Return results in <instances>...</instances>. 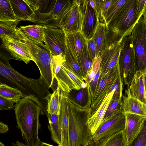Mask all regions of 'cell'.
Instances as JSON below:
<instances>
[{
    "instance_id": "obj_49",
    "label": "cell",
    "mask_w": 146,
    "mask_h": 146,
    "mask_svg": "<svg viewBox=\"0 0 146 146\" xmlns=\"http://www.w3.org/2000/svg\"><path fill=\"white\" fill-rule=\"evenodd\" d=\"M144 86H145V93L146 98V75L144 74Z\"/></svg>"
},
{
    "instance_id": "obj_41",
    "label": "cell",
    "mask_w": 146,
    "mask_h": 146,
    "mask_svg": "<svg viewBox=\"0 0 146 146\" xmlns=\"http://www.w3.org/2000/svg\"><path fill=\"white\" fill-rule=\"evenodd\" d=\"M87 45L88 53L90 59L93 63L96 58V47L95 42L92 38L87 40Z\"/></svg>"
},
{
    "instance_id": "obj_15",
    "label": "cell",
    "mask_w": 146,
    "mask_h": 146,
    "mask_svg": "<svg viewBox=\"0 0 146 146\" xmlns=\"http://www.w3.org/2000/svg\"><path fill=\"white\" fill-rule=\"evenodd\" d=\"M72 0H57L55 1L52 9L48 13H35V23L57 27L61 16Z\"/></svg>"
},
{
    "instance_id": "obj_24",
    "label": "cell",
    "mask_w": 146,
    "mask_h": 146,
    "mask_svg": "<svg viewBox=\"0 0 146 146\" xmlns=\"http://www.w3.org/2000/svg\"><path fill=\"white\" fill-rule=\"evenodd\" d=\"M114 92L112 90L107 94L98 109L88 119V122L93 136L103 120Z\"/></svg>"
},
{
    "instance_id": "obj_12",
    "label": "cell",
    "mask_w": 146,
    "mask_h": 146,
    "mask_svg": "<svg viewBox=\"0 0 146 146\" xmlns=\"http://www.w3.org/2000/svg\"><path fill=\"white\" fill-rule=\"evenodd\" d=\"M125 35L120 39L109 44L103 52L101 56L100 76H104L119 63L120 52Z\"/></svg>"
},
{
    "instance_id": "obj_26",
    "label": "cell",
    "mask_w": 146,
    "mask_h": 146,
    "mask_svg": "<svg viewBox=\"0 0 146 146\" xmlns=\"http://www.w3.org/2000/svg\"><path fill=\"white\" fill-rule=\"evenodd\" d=\"M120 109L124 113H129L146 116V104L133 97L123 96Z\"/></svg>"
},
{
    "instance_id": "obj_31",
    "label": "cell",
    "mask_w": 146,
    "mask_h": 146,
    "mask_svg": "<svg viewBox=\"0 0 146 146\" xmlns=\"http://www.w3.org/2000/svg\"><path fill=\"white\" fill-rule=\"evenodd\" d=\"M60 88L58 85L56 89L47 97L46 110L48 113L59 115L60 107Z\"/></svg>"
},
{
    "instance_id": "obj_3",
    "label": "cell",
    "mask_w": 146,
    "mask_h": 146,
    "mask_svg": "<svg viewBox=\"0 0 146 146\" xmlns=\"http://www.w3.org/2000/svg\"><path fill=\"white\" fill-rule=\"evenodd\" d=\"M67 99L69 146H87L93 137L88 122L91 115V108H81Z\"/></svg>"
},
{
    "instance_id": "obj_46",
    "label": "cell",
    "mask_w": 146,
    "mask_h": 146,
    "mask_svg": "<svg viewBox=\"0 0 146 146\" xmlns=\"http://www.w3.org/2000/svg\"><path fill=\"white\" fill-rule=\"evenodd\" d=\"M146 30V2L142 13Z\"/></svg>"
},
{
    "instance_id": "obj_6",
    "label": "cell",
    "mask_w": 146,
    "mask_h": 146,
    "mask_svg": "<svg viewBox=\"0 0 146 146\" xmlns=\"http://www.w3.org/2000/svg\"><path fill=\"white\" fill-rule=\"evenodd\" d=\"M136 72L146 73V30L142 14L131 33Z\"/></svg>"
},
{
    "instance_id": "obj_35",
    "label": "cell",
    "mask_w": 146,
    "mask_h": 146,
    "mask_svg": "<svg viewBox=\"0 0 146 146\" xmlns=\"http://www.w3.org/2000/svg\"><path fill=\"white\" fill-rule=\"evenodd\" d=\"M127 0H112L108 11L105 23L107 25L111 21Z\"/></svg>"
},
{
    "instance_id": "obj_14",
    "label": "cell",
    "mask_w": 146,
    "mask_h": 146,
    "mask_svg": "<svg viewBox=\"0 0 146 146\" xmlns=\"http://www.w3.org/2000/svg\"><path fill=\"white\" fill-rule=\"evenodd\" d=\"M56 79L60 89L66 93H68L72 90L85 88L88 86L84 80L77 77L62 64Z\"/></svg>"
},
{
    "instance_id": "obj_32",
    "label": "cell",
    "mask_w": 146,
    "mask_h": 146,
    "mask_svg": "<svg viewBox=\"0 0 146 146\" xmlns=\"http://www.w3.org/2000/svg\"><path fill=\"white\" fill-rule=\"evenodd\" d=\"M0 37L3 43L20 38L16 27L10 26L0 22Z\"/></svg>"
},
{
    "instance_id": "obj_16",
    "label": "cell",
    "mask_w": 146,
    "mask_h": 146,
    "mask_svg": "<svg viewBox=\"0 0 146 146\" xmlns=\"http://www.w3.org/2000/svg\"><path fill=\"white\" fill-rule=\"evenodd\" d=\"M124 113L125 122L123 131L127 145L140 131L146 116L129 113Z\"/></svg>"
},
{
    "instance_id": "obj_17",
    "label": "cell",
    "mask_w": 146,
    "mask_h": 146,
    "mask_svg": "<svg viewBox=\"0 0 146 146\" xmlns=\"http://www.w3.org/2000/svg\"><path fill=\"white\" fill-rule=\"evenodd\" d=\"M17 28L20 35L50 51L46 45L44 33V25H31L21 26Z\"/></svg>"
},
{
    "instance_id": "obj_29",
    "label": "cell",
    "mask_w": 146,
    "mask_h": 146,
    "mask_svg": "<svg viewBox=\"0 0 146 146\" xmlns=\"http://www.w3.org/2000/svg\"><path fill=\"white\" fill-rule=\"evenodd\" d=\"M65 55V61L62 63V65L77 77L84 80L78 59L66 46Z\"/></svg>"
},
{
    "instance_id": "obj_18",
    "label": "cell",
    "mask_w": 146,
    "mask_h": 146,
    "mask_svg": "<svg viewBox=\"0 0 146 146\" xmlns=\"http://www.w3.org/2000/svg\"><path fill=\"white\" fill-rule=\"evenodd\" d=\"M60 107L58 115V122L62 139L59 146H69V119L67 99L65 93L60 89Z\"/></svg>"
},
{
    "instance_id": "obj_50",
    "label": "cell",
    "mask_w": 146,
    "mask_h": 146,
    "mask_svg": "<svg viewBox=\"0 0 146 146\" xmlns=\"http://www.w3.org/2000/svg\"><path fill=\"white\" fill-rule=\"evenodd\" d=\"M0 146H5L4 144L2 142L0 143Z\"/></svg>"
},
{
    "instance_id": "obj_40",
    "label": "cell",
    "mask_w": 146,
    "mask_h": 146,
    "mask_svg": "<svg viewBox=\"0 0 146 146\" xmlns=\"http://www.w3.org/2000/svg\"><path fill=\"white\" fill-rule=\"evenodd\" d=\"M112 2V0H102L100 6L99 17V22L105 23L108 9Z\"/></svg>"
},
{
    "instance_id": "obj_37",
    "label": "cell",
    "mask_w": 146,
    "mask_h": 146,
    "mask_svg": "<svg viewBox=\"0 0 146 146\" xmlns=\"http://www.w3.org/2000/svg\"><path fill=\"white\" fill-rule=\"evenodd\" d=\"M123 83V82L121 78L120 73L110 89V92L112 90L114 91L111 100H119L122 101Z\"/></svg>"
},
{
    "instance_id": "obj_44",
    "label": "cell",
    "mask_w": 146,
    "mask_h": 146,
    "mask_svg": "<svg viewBox=\"0 0 146 146\" xmlns=\"http://www.w3.org/2000/svg\"><path fill=\"white\" fill-rule=\"evenodd\" d=\"M8 130V127L7 125L2 121L0 122V133H5L7 132Z\"/></svg>"
},
{
    "instance_id": "obj_38",
    "label": "cell",
    "mask_w": 146,
    "mask_h": 146,
    "mask_svg": "<svg viewBox=\"0 0 146 146\" xmlns=\"http://www.w3.org/2000/svg\"><path fill=\"white\" fill-rule=\"evenodd\" d=\"M121 102L122 101L119 100H111L106 111L103 121L105 120L115 113L121 111L120 107Z\"/></svg>"
},
{
    "instance_id": "obj_10",
    "label": "cell",
    "mask_w": 146,
    "mask_h": 146,
    "mask_svg": "<svg viewBox=\"0 0 146 146\" xmlns=\"http://www.w3.org/2000/svg\"><path fill=\"white\" fill-rule=\"evenodd\" d=\"M46 45L52 55H65L66 49L65 33L62 29L44 25Z\"/></svg>"
},
{
    "instance_id": "obj_13",
    "label": "cell",
    "mask_w": 146,
    "mask_h": 146,
    "mask_svg": "<svg viewBox=\"0 0 146 146\" xmlns=\"http://www.w3.org/2000/svg\"><path fill=\"white\" fill-rule=\"evenodd\" d=\"M82 23L81 32L87 40L92 38L99 20L95 11L90 6L89 0H81Z\"/></svg>"
},
{
    "instance_id": "obj_48",
    "label": "cell",
    "mask_w": 146,
    "mask_h": 146,
    "mask_svg": "<svg viewBox=\"0 0 146 146\" xmlns=\"http://www.w3.org/2000/svg\"><path fill=\"white\" fill-rule=\"evenodd\" d=\"M40 146H54L53 145H50V144L47 143H46L43 142H42ZM56 146H58V145Z\"/></svg>"
},
{
    "instance_id": "obj_27",
    "label": "cell",
    "mask_w": 146,
    "mask_h": 146,
    "mask_svg": "<svg viewBox=\"0 0 146 146\" xmlns=\"http://www.w3.org/2000/svg\"><path fill=\"white\" fill-rule=\"evenodd\" d=\"M127 142L121 130L112 135L94 141L92 140L87 146H127Z\"/></svg>"
},
{
    "instance_id": "obj_43",
    "label": "cell",
    "mask_w": 146,
    "mask_h": 146,
    "mask_svg": "<svg viewBox=\"0 0 146 146\" xmlns=\"http://www.w3.org/2000/svg\"><path fill=\"white\" fill-rule=\"evenodd\" d=\"M100 68L97 73L95 75L91 82L89 84L92 97L96 88L98 83L99 78L100 75Z\"/></svg>"
},
{
    "instance_id": "obj_2",
    "label": "cell",
    "mask_w": 146,
    "mask_h": 146,
    "mask_svg": "<svg viewBox=\"0 0 146 146\" xmlns=\"http://www.w3.org/2000/svg\"><path fill=\"white\" fill-rule=\"evenodd\" d=\"M14 107L17 127L25 145L40 146L42 142L38 136L40 127L39 117L43 109L38 100L33 97H24Z\"/></svg>"
},
{
    "instance_id": "obj_1",
    "label": "cell",
    "mask_w": 146,
    "mask_h": 146,
    "mask_svg": "<svg viewBox=\"0 0 146 146\" xmlns=\"http://www.w3.org/2000/svg\"><path fill=\"white\" fill-rule=\"evenodd\" d=\"M9 60L1 55L0 82L17 89L22 93L24 97H31L37 99L47 116L46 98L51 94L49 88L40 79L29 78L16 71L10 65Z\"/></svg>"
},
{
    "instance_id": "obj_42",
    "label": "cell",
    "mask_w": 146,
    "mask_h": 146,
    "mask_svg": "<svg viewBox=\"0 0 146 146\" xmlns=\"http://www.w3.org/2000/svg\"><path fill=\"white\" fill-rule=\"evenodd\" d=\"M15 102L0 96V110H8L13 109Z\"/></svg>"
},
{
    "instance_id": "obj_25",
    "label": "cell",
    "mask_w": 146,
    "mask_h": 146,
    "mask_svg": "<svg viewBox=\"0 0 146 146\" xmlns=\"http://www.w3.org/2000/svg\"><path fill=\"white\" fill-rule=\"evenodd\" d=\"M92 38L96 45V58L101 56L108 45L109 30L105 23L99 22Z\"/></svg>"
},
{
    "instance_id": "obj_39",
    "label": "cell",
    "mask_w": 146,
    "mask_h": 146,
    "mask_svg": "<svg viewBox=\"0 0 146 146\" xmlns=\"http://www.w3.org/2000/svg\"><path fill=\"white\" fill-rule=\"evenodd\" d=\"M101 61V56L96 58L94 61L90 74L84 81L87 85L91 82L94 76L100 69Z\"/></svg>"
},
{
    "instance_id": "obj_7",
    "label": "cell",
    "mask_w": 146,
    "mask_h": 146,
    "mask_svg": "<svg viewBox=\"0 0 146 146\" xmlns=\"http://www.w3.org/2000/svg\"><path fill=\"white\" fill-rule=\"evenodd\" d=\"M131 32L125 36L119 58L121 77L123 83L128 87L136 72Z\"/></svg>"
},
{
    "instance_id": "obj_11",
    "label": "cell",
    "mask_w": 146,
    "mask_h": 146,
    "mask_svg": "<svg viewBox=\"0 0 146 146\" xmlns=\"http://www.w3.org/2000/svg\"><path fill=\"white\" fill-rule=\"evenodd\" d=\"M125 117L121 111L117 112L103 121L93 136L92 141H96L123 130Z\"/></svg>"
},
{
    "instance_id": "obj_45",
    "label": "cell",
    "mask_w": 146,
    "mask_h": 146,
    "mask_svg": "<svg viewBox=\"0 0 146 146\" xmlns=\"http://www.w3.org/2000/svg\"><path fill=\"white\" fill-rule=\"evenodd\" d=\"M146 2V0H139L138 5L139 9L141 14H142Z\"/></svg>"
},
{
    "instance_id": "obj_4",
    "label": "cell",
    "mask_w": 146,
    "mask_h": 146,
    "mask_svg": "<svg viewBox=\"0 0 146 146\" xmlns=\"http://www.w3.org/2000/svg\"><path fill=\"white\" fill-rule=\"evenodd\" d=\"M139 0H127L108 25V45L131 32L142 14L138 7Z\"/></svg>"
},
{
    "instance_id": "obj_47",
    "label": "cell",
    "mask_w": 146,
    "mask_h": 146,
    "mask_svg": "<svg viewBox=\"0 0 146 146\" xmlns=\"http://www.w3.org/2000/svg\"><path fill=\"white\" fill-rule=\"evenodd\" d=\"M12 144L14 146H26L23 143L18 141L15 143H12Z\"/></svg>"
},
{
    "instance_id": "obj_22",
    "label": "cell",
    "mask_w": 146,
    "mask_h": 146,
    "mask_svg": "<svg viewBox=\"0 0 146 146\" xmlns=\"http://www.w3.org/2000/svg\"><path fill=\"white\" fill-rule=\"evenodd\" d=\"M65 33L66 46L79 62L80 55L86 44L87 40L81 31Z\"/></svg>"
},
{
    "instance_id": "obj_33",
    "label": "cell",
    "mask_w": 146,
    "mask_h": 146,
    "mask_svg": "<svg viewBox=\"0 0 146 146\" xmlns=\"http://www.w3.org/2000/svg\"><path fill=\"white\" fill-rule=\"evenodd\" d=\"M0 96L16 103L24 97L22 93L17 89L0 82Z\"/></svg>"
},
{
    "instance_id": "obj_23",
    "label": "cell",
    "mask_w": 146,
    "mask_h": 146,
    "mask_svg": "<svg viewBox=\"0 0 146 146\" xmlns=\"http://www.w3.org/2000/svg\"><path fill=\"white\" fill-rule=\"evenodd\" d=\"M65 94L67 98L71 102L80 108L85 109L90 108L91 95L89 84L85 88L79 90H72L68 93Z\"/></svg>"
},
{
    "instance_id": "obj_20",
    "label": "cell",
    "mask_w": 146,
    "mask_h": 146,
    "mask_svg": "<svg viewBox=\"0 0 146 146\" xmlns=\"http://www.w3.org/2000/svg\"><path fill=\"white\" fill-rule=\"evenodd\" d=\"M15 16L19 21H27L35 23V12L28 0H9Z\"/></svg>"
},
{
    "instance_id": "obj_34",
    "label": "cell",
    "mask_w": 146,
    "mask_h": 146,
    "mask_svg": "<svg viewBox=\"0 0 146 146\" xmlns=\"http://www.w3.org/2000/svg\"><path fill=\"white\" fill-rule=\"evenodd\" d=\"M84 81L89 76L92 66L93 62L90 57L87 43L81 54L79 60Z\"/></svg>"
},
{
    "instance_id": "obj_19",
    "label": "cell",
    "mask_w": 146,
    "mask_h": 146,
    "mask_svg": "<svg viewBox=\"0 0 146 146\" xmlns=\"http://www.w3.org/2000/svg\"><path fill=\"white\" fill-rule=\"evenodd\" d=\"M3 44L13 59L23 61L26 64L31 61L34 62L29 50L20 38L3 43Z\"/></svg>"
},
{
    "instance_id": "obj_30",
    "label": "cell",
    "mask_w": 146,
    "mask_h": 146,
    "mask_svg": "<svg viewBox=\"0 0 146 146\" xmlns=\"http://www.w3.org/2000/svg\"><path fill=\"white\" fill-rule=\"evenodd\" d=\"M49 122L48 128L51 133L52 139L59 146L61 144L62 136L58 122V115L48 113L47 116Z\"/></svg>"
},
{
    "instance_id": "obj_51",
    "label": "cell",
    "mask_w": 146,
    "mask_h": 146,
    "mask_svg": "<svg viewBox=\"0 0 146 146\" xmlns=\"http://www.w3.org/2000/svg\"></svg>"
},
{
    "instance_id": "obj_5",
    "label": "cell",
    "mask_w": 146,
    "mask_h": 146,
    "mask_svg": "<svg viewBox=\"0 0 146 146\" xmlns=\"http://www.w3.org/2000/svg\"><path fill=\"white\" fill-rule=\"evenodd\" d=\"M20 38L28 48L40 72V79L53 92L57 88V82L53 78L52 70L51 54L45 48L30 41L19 34Z\"/></svg>"
},
{
    "instance_id": "obj_9",
    "label": "cell",
    "mask_w": 146,
    "mask_h": 146,
    "mask_svg": "<svg viewBox=\"0 0 146 146\" xmlns=\"http://www.w3.org/2000/svg\"><path fill=\"white\" fill-rule=\"evenodd\" d=\"M81 0H72L64 11L57 27L65 32L81 31L82 13Z\"/></svg>"
},
{
    "instance_id": "obj_21",
    "label": "cell",
    "mask_w": 146,
    "mask_h": 146,
    "mask_svg": "<svg viewBox=\"0 0 146 146\" xmlns=\"http://www.w3.org/2000/svg\"><path fill=\"white\" fill-rule=\"evenodd\" d=\"M144 77L143 72L136 71L128 88L125 90V96L136 98L146 104Z\"/></svg>"
},
{
    "instance_id": "obj_8",
    "label": "cell",
    "mask_w": 146,
    "mask_h": 146,
    "mask_svg": "<svg viewBox=\"0 0 146 146\" xmlns=\"http://www.w3.org/2000/svg\"><path fill=\"white\" fill-rule=\"evenodd\" d=\"M120 73L119 63L103 77L100 76L91 99V115L98 109Z\"/></svg>"
},
{
    "instance_id": "obj_36",
    "label": "cell",
    "mask_w": 146,
    "mask_h": 146,
    "mask_svg": "<svg viewBox=\"0 0 146 146\" xmlns=\"http://www.w3.org/2000/svg\"><path fill=\"white\" fill-rule=\"evenodd\" d=\"M127 146H146V117L140 131Z\"/></svg>"
},
{
    "instance_id": "obj_28",
    "label": "cell",
    "mask_w": 146,
    "mask_h": 146,
    "mask_svg": "<svg viewBox=\"0 0 146 146\" xmlns=\"http://www.w3.org/2000/svg\"><path fill=\"white\" fill-rule=\"evenodd\" d=\"M0 21L15 27L19 22L15 16L9 0H0Z\"/></svg>"
}]
</instances>
